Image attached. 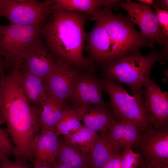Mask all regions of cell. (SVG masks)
Segmentation results:
<instances>
[{
	"label": "cell",
	"mask_w": 168,
	"mask_h": 168,
	"mask_svg": "<svg viewBox=\"0 0 168 168\" xmlns=\"http://www.w3.org/2000/svg\"><path fill=\"white\" fill-rule=\"evenodd\" d=\"M21 67L17 64L8 75L0 76V118L7 126L14 144L15 155L26 159L31 156L40 128L42 107L32 105L25 95L20 82Z\"/></svg>",
	"instance_id": "6da1fadb"
},
{
	"label": "cell",
	"mask_w": 168,
	"mask_h": 168,
	"mask_svg": "<svg viewBox=\"0 0 168 168\" xmlns=\"http://www.w3.org/2000/svg\"><path fill=\"white\" fill-rule=\"evenodd\" d=\"M51 7L50 18L42 34L47 48L57 60L79 68L90 67L91 63L84 56L83 50L87 35L84 26L90 16L56 7L51 3Z\"/></svg>",
	"instance_id": "7a4b0ae2"
},
{
	"label": "cell",
	"mask_w": 168,
	"mask_h": 168,
	"mask_svg": "<svg viewBox=\"0 0 168 168\" xmlns=\"http://www.w3.org/2000/svg\"><path fill=\"white\" fill-rule=\"evenodd\" d=\"M93 15L101 21L105 29L113 62L142 47H154V44L136 30L129 17L114 14L111 9L105 7L100 8Z\"/></svg>",
	"instance_id": "3957f363"
},
{
	"label": "cell",
	"mask_w": 168,
	"mask_h": 168,
	"mask_svg": "<svg viewBox=\"0 0 168 168\" xmlns=\"http://www.w3.org/2000/svg\"><path fill=\"white\" fill-rule=\"evenodd\" d=\"M101 81L103 91L109 96L111 108L118 119L133 124L142 132L154 128L155 122L147 109L142 93L130 96L121 85L107 77Z\"/></svg>",
	"instance_id": "277c9868"
},
{
	"label": "cell",
	"mask_w": 168,
	"mask_h": 168,
	"mask_svg": "<svg viewBox=\"0 0 168 168\" xmlns=\"http://www.w3.org/2000/svg\"><path fill=\"white\" fill-rule=\"evenodd\" d=\"M164 56L157 52L143 56L137 51L106 65L105 72L111 80L126 85L134 94H142L152 66Z\"/></svg>",
	"instance_id": "5b68a950"
},
{
	"label": "cell",
	"mask_w": 168,
	"mask_h": 168,
	"mask_svg": "<svg viewBox=\"0 0 168 168\" xmlns=\"http://www.w3.org/2000/svg\"><path fill=\"white\" fill-rule=\"evenodd\" d=\"M44 26L0 24V57L5 66L14 67L22 61L30 46L42 38Z\"/></svg>",
	"instance_id": "8992f818"
},
{
	"label": "cell",
	"mask_w": 168,
	"mask_h": 168,
	"mask_svg": "<svg viewBox=\"0 0 168 168\" xmlns=\"http://www.w3.org/2000/svg\"><path fill=\"white\" fill-rule=\"evenodd\" d=\"M52 12L50 0H3L0 16L11 24L44 26Z\"/></svg>",
	"instance_id": "52a82bcc"
},
{
	"label": "cell",
	"mask_w": 168,
	"mask_h": 168,
	"mask_svg": "<svg viewBox=\"0 0 168 168\" xmlns=\"http://www.w3.org/2000/svg\"><path fill=\"white\" fill-rule=\"evenodd\" d=\"M120 6L128 12L133 23L139 26L142 33L152 43L158 44L166 54L168 37L160 28L151 6L129 0L121 1Z\"/></svg>",
	"instance_id": "ba28073f"
},
{
	"label": "cell",
	"mask_w": 168,
	"mask_h": 168,
	"mask_svg": "<svg viewBox=\"0 0 168 168\" xmlns=\"http://www.w3.org/2000/svg\"><path fill=\"white\" fill-rule=\"evenodd\" d=\"M132 147L152 165L168 167V126L142 132Z\"/></svg>",
	"instance_id": "9c48e42d"
},
{
	"label": "cell",
	"mask_w": 168,
	"mask_h": 168,
	"mask_svg": "<svg viewBox=\"0 0 168 168\" xmlns=\"http://www.w3.org/2000/svg\"><path fill=\"white\" fill-rule=\"evenodd\" d=\"M78 74L72 65L57 60L45 83L48 96L61 102L70 99L74 90Z\"/></svg>",
	"instance_id": "30bf717a"
},
{
	"label": "cell",
	"mask_w": 168,
	"mask_h": 168,
	"mask_svg": "<svg viewBox=\"0 0 168 168\" xmlns=\"http://www.w3.org/2000/svg\"><path fill=\"white\" fill-rule=\"evenodd\" d=\"M57 59L50 53L42 39L34 43L21 61V68L45 81Z\"/></svg>",
	"instance_id": "8fae6325"
},
{
	"label": "cell",
	"mask_w": 168,
	"mask_h": 168,
	"mask_svg": "<svg viewBox=\"0 0 168 168\" xmlns=\"http://www.w3.org/2000/svg\"><path fill=\"white\" fill-rule=\"evenodd\" d=\"M144 86L142 95L147 109L155 121V128L168 126V92L162 91L150 77Z\"/></svg>",
	"instance_id": "7c38bea8"
},
{
	"label": "cell",
	"mask_w": 168,
	"mask_h": 168,
	"mask_svg": "<svg viewBox=\"0 0 168 168\" xmlns=\"http://www.w3.org/2000/svg\"><path fill=\"white\" fill-rule=\"evenodd\" d=\"M94 19V27L87 34L86 49L93 60L106 65L113 61L110 44L102 22L98 17Z\"/></svg>",
	"instance_id": "4fadbf2b"
},
{
	"label": "cell",
	"mask_w": 168,
	"mask_h": 168,
	"mask_svg": "<svg viewBox=\"0 0 168 168\" xmlns=\"http://www.w3.org/2000/svg\"><path fill=\"white\" fill-rule=\"evenodd\" d=\"M60 139L55 132L40 129L36 135L32 147V162L50 165L56 161Z\"/></svg>",
	"instance_id": "5bb4252c"
},
{
	"label": "cell",
	"mask_w": 168,
	"mask_h": 168,
	"mask_svg": "<svg viewBox=\"0 0 168 168\" xmlns=\"http://www.w3.org/2000/svg\"><path fill=\"white\" fill-rule=\"evenodd\" d=\"M101 81L89 75L78 77L71 98L73 106L104 105Z\"/></svg>",
	"instance_id": "9a60e30c"
},
{
	"label": "cell",
	"mask_w": 168,
	"mask_h": 168,
	"mask_svg": "<svg viewBox=\"0 0 168 168\" xmlns=\"http://www.w3.org/2000/svg\"><path fill=\"white\" fill-rule=\"evenodd\" d=\"M84 125L96 132L107 131L110 124L118 119L112 109L104 105L73 106Z\"/></svg>",
	"instance_id": "2e32d148"
},
{
	"label": "cell",
	"mask_w": 168,
	"mask_h": 168,
	"mask_svg": "<svg viewBox=\"0 0 168 168\" xmlns=\"http://www.w3.org/2000/svg\"><path fill=\"white\" fill-rule=\"evenodd\" d=\"M20 79L22 90L29 102L34 106L41 107L48 97L44 80L21 70Z\"/></svg>",
	"instance_id": "e0dca14e"
},
{
	"label": "cell",
	"mask_w": 168,
	"mask_h": 168,
	"mask_svg": "<svg viewBox=\"0 0 168 168\" xmlns=\"http://www.w3.org/2000/svg\"><path fill=\"white\" fill-rule=\"evenodd\" d=\"M53 6L64 10L84 12L94 19V13L101 6L112 9L117 4L112 0H52Z\"/></svg>",
	"instance_id": "ac0fdd59"
},
{
	"label": "cell",
	"mask_w": 168,
	"mask_h": 168,
	"mask_svg": "<svg viewBox=\"0 0 168 168\" xmlns=\"http://www.w3.org/2000/svg\"><path fill=\"white\" fill-rule=\"evenodd\" d=\"M109 139L107 131L100 133L90 152L92 168H101L119 151Z\"/></svg>",
	"instance_id": "d6986e66"
},
{
	"label": "cell",
	"mask_w": 168,
	"mask_h": 168,
	"mask_svg": "<svg viewBox=\"0 0 168 168\" xmlns=\"http://www.w3.org/2000/svg\"><path fill=\"white\" fill-rule=\"evenodd\" d=\"M56 161L71 168H92L89 152L80 150L60 139Z\"/></svg>",
	"instance_id": "ffe728a7"
},
{
	"label": "cell",
	"mask_w": 168,
	"mask_h": 168,
	"mask_svg": "<svg viewBox=\"0 0 168 168\" xmlns=\"http://www.w3.org/2000/svg\"><path fill=\"white\" fill-rule=\"evenodd\" d=\"M39 118L40 129L54 131L55 127L68 108L65 102L48 96L42 104Z\"/></svg>",
	"instance_id": "44dd1931"
},
{
	"label": "cell",
	"mask_w": 168,
	"mask_h": 168,
	"mask_svg": "<svg viewBox=\"0 0 168 168\" xmlns=\"http://www.w3.org/2000/svg\"><path fill=\"white\" fill-rule=\"evenodd\" d=\"M98 137L96 132L83 125L76 132L63 136L61 140L80 150L90 153Z\"/></svg>",
	"instance_id": "7402d4cb"
},
{
	"label": "cell",
	"mask_w": 168,
	"mask_h": 168,
	"mask_svg": "<svg viewBox=\"0 0 168 168\" xmlns=\"http://www.w3.org/2000/svg\"><path fill=\"white\" fill-rule=\"evenodd\" d=\"M81 117L72 107L66 109L58 123L54 132L58 136L68 135L76 132L82 126Z\"/></svg>",
	"instance_id": "603a6c76"
},
{
	"label": "cell",
	"mask_w": 168,
	"mask_h": 168,
	"mask_svg": "<svg viewBox=\"0 0 168 168\" xmlns=\"http://www.w3.org/2000/svg\"><path fill=\"white\" fill-rule=\"evenodd\" d=\"M142 132L133 124L125 121L124 133L118 146L119 149L132 147L137 142Z\"/></svg>",
	"instance_id": "cb8c5ba5"
},
{
	"label": "cell",
	"mask_w": 168,
	"mask_h": 168,
	"mask_svg": "<svg viewBox=\"0 0 168 168\" xmlns=\"http://www.w3.org/2000/svg\"><path fill=\"white\" fill-rule=\"evenodd\" d=\"M122 156L121 168H139L143 158L140 153L135 152L130 147L121 149Z\"/></svg>",
	"instance_id": "d4e9b609"
},
{
	"label": "cell",
	"mask_w": 168,
	"mask_h": 168,
	"mask_svg": "<svg viewBox=\"0 0 168 168\" xmlns=\"http://www.w3.org/2000/svg\"><path fill=\"white\" fill-rule=\"evenodd\" d=\"M125 123V121L117 119L110 124L107 129L108 137L114 144L118 150H119L118 146L124 133Z\"/></svg>",
	"instance_id": "484cf974"
},
{
	"label": "cell",
	"mask_w": 168,
	"mask_h": 168,
	"mask_svg": "<svg viewBox=\"0 0 168 168\" xmlns=\"http://www.w3.org/2000/svg\"><path fill=\"white\" fill-rule=\"evenodd\" d=\"M3 122L0 118V158H8L15 152L14 146L9 136L8 132L1 128Z\"/></svg>",
	"instance_id": "4316f807"
},
{
	"label": "cell",
	"mask_w": 168,
	"mask_h": 168,
	"mask_svg": "<svg viewBox=\"0 0 168 168\" xmlns=\"http://www.w3.org/2000/svg\"><path fill=\"white\" fill-rule=\"evenodd\" d=\"M155 10V15L159 26L164 34L168 37V12L160 9L152 5Z\"/></svg>",
	"instance_id": "83f0119b"
},
{
	"label": "cell",
	"mask_w": 168,
	"mask_h": 168,
	"mask_svg": "<svg viewBox=\"0 0 168 168\" xmlns=\"http://www.w3.org/2000/svg\"><path fill=\"white\" fill-rule=\"evenodd\" d=\"M0 168H30L27 163L15 160L11 161L8 158L0 159Z\"/></svg>",
	"instance_id": "f1b7e54d"
},
{
	"label": "cell",
	"mask_w": 168,
	"mask_h": 168,
	"mask_svg": "<svg viewBox=\"0 0 168 168\" xmlns=\"http://www.w3.org/2000/svg\"><path fill=\"white\" fill-rule=\"evenodd\" d=\"M122 156V151L120 149L101 168H121Z\"/></svg>",
	"instance_id": "f546056e"
},
{
	"label": "cell",
	"mask_w": 168,
	"mask_h": 168,
	"mask_svg": "<svg viewBox=\"0 0 168 168\" xmlns=\"http://www.w3.org/2000/svg\"><path fill=\"white\" fill-rule=\"evenodd\" d=\"M153 5L160 9L168 10V0L154 1Z\"/></svg>",
	"instance_id": "4dcf8cb0"
},
{
	"label": "cell",
	"mask_w": 168,
	"mask_h": 168,
	"mask_svg": "<svg viewBox=\"0 0 168 168\" xmlns=\"http://www.w3.org/2000/svg\"><path fill=\"white\" fill-rule=\"evenodd\" d=\"M139 168H168V167L153 165L144 160L143 158V160Z\"/></svg>",
	"instance_id": "1f68e13d"
},
{
	"label": "cell",
	"mask_w": 168,
	"mask_h": 168,
	"mask_svg": "<svg viewBox=\"0 0 168 168\" xmlns=\"http://www.w3.org/2000/svg\"><path fill=\"white\" fill-rule=\"evenodd\" d=\"M51 168H71L68 165L56 161L55 162L49 165Z\"/></svg>",
	"instance_id": "d6a6232c"
},
{
	"label": "cell",
	"mask_w": 168,
	"mask_h": 168,
	"mask_svg": "<svg viewBox=\"0 0 168 168\" xmlns=\"http://www.w3.org/2000/svg\"><path fill=\"white\" fill-rule=\"evenodd\" d=\"M34 168H51L49 165L42 164L33 162Z\"/></svg>",
	"instance_id": "836d02e7"
},
{
	"label": "cell",
	"mask_w": 168,
	"mask_h": 168,
	"mask_svg": "<svg viewBox=\"0 0 168 168\" xmlns=\"http://www.w3.org/2000/svg\"><path fill=\"white\" fill-rule=\"evenodd\" d=\"M138 1L141 3L150 5H153L154 2V0H139Z\"/></svg>",
	"instance_id": "e575fe53"
},
{
	"label": "cell",
	"mask_w": 168,
	"mask_h": 168,
	"mask_svg": "<svg viewBox=\"0 0 168 168\" xmlns=\"http://www.w3.org/2000/svg\"><path fill=\"white\" fill-rule=\"evenodd\" d=\"M5 66L3 60L0 57V75L4 74L3 69Z\"/></svg>",
	"instance_id": "d590c367"
},
{
	"label": "cell",
	"mask_w": 168,
	"mask_h": 168,
	"mask_svg": "<svg viewBox=\"0 0 168 168\" xmlns=\"http://www.w3.org/2000/svg\"><path fill=\"white\" fill-rule=\"evenodd\" d=\"M3 2V0H0V16L2 12Z\"/></svg>",
	"instance_id": "8d00e7d4"
},
{
	"label": "cell",
	"mask_w": 168,
	"mask_h": 168,
	"mask_svg": "<svg viewBox=\"0 0 168 168\" xmlns=\"http://www.w3.org/2000/svg\"><path fill=\"white\" fill-rule=\"evenodd\" d=\"M0 98H1V86L0 83Z\"/></svg>",
	"instance_id": "74e56055"
}]
</instances>
